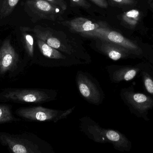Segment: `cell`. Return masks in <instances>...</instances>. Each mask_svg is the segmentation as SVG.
Masks as SVG:
<instances>
[{
	"instance_id": "6da1fadb",
	"label": "cell",
	"mask_w": 153,
	"mask_h": 153,
	"mask_svg": "<svg viewBox=\"0 0 153 153\" xmlns=\"http://www.w3.org/2000/svg\"><path fill=\"white\" fill-rule=\"evenodd\" d=\"M79 128L90 140L99 143H109L115 150L125 152L132 148V143L125 135L118 130L101 127L98 123L88 116L79 120Z\"/></svg>"
},
{
	"instance_id": "7a4b0ae2",
	"label": "cell",
	"mask_w": 153,
	"mask_h": 153,
	"mask_svg": "<svg viewBox=\"0 0 153 153\" xmlns=\"http://www.w3.org/2000/svg\"><path fill=\"white\" fill-rule=\"evenodd\" d=\"M0 143L14 153H54L49 143L33 134L19 135L0 132Z\"/></svg>"
},
{
	"instance_id": "3957f363",
	"label": "cell",
	"mask_w": 153,
	"mask_h": 153,
	"mask_svg": "<svg viewBox=\"0 0 153 153\" xmlns=\"http://www.w3.org/2000/svg\"><path fill=\"white\" fill-rule=\"evenodd\" d=\"M58 92L51 89H8L0 93V100L21 103L41 104L56 100Z\"/></svg>"
},
{
	"instance_id": "277c9868",
	"label": "cell",
	"mask_w": 153,
	"mask_h": 153,
	"mask_svg": "<svg viewBox=\"0 0 153 153\" xmlns=\"http://www.w3.org/2000/svg\"><path fill=\"white\" fill-rule=\"evenodd\" d=\"M120 96L132 114L149 121V110L153 108V99L146 93L135 91L134 85L122 88Z\"/></svg>"
},
{
	"instance_id": "5b68a950",
	"label": "cell",
	"mask_w": 153,
	"mask_h": 153,
	"mask_svg": "<svg viewBox=\"0 0 153 153\" xmlns=\"http://www.w3.org/2000/svg\"><path fill=\"white\" fill-rule=\"evenodd\" d=\"M75 82L82 98L90 104L100 106L103 102L105 94L99 81L89 73L78 71Z\"/></svg>"
},
{
	"instance_id": "8992f818",
	"label": "cell",
	"mask_w": 153,
	"mask_h": 153,
	"mask_svg": "<svg viewBox=\"0 0 153 153\" xmlns=\"http://www.w3.org/2000/svg\"><path fill=\"white\" fill-rule=\"evenodd\" d=\"M32 30L36 38L40 39L50 46L66 54L75 57L86 64L90 63L91 62V57L88 54L82 53L75 47L61 39L59 37L56 36L51 29L36 26L32 29Z\"/></svg>"
},
{
	"instance_id": "52a82bcc",
	"label": "cell",
	"mask_w": 153,
	"mask_h": 153,
	"mask_svg": "<svg viewBox=\"0 0 153 153\" xmlns=\"http://www.w3.org/2000/svg\"><path fill=\"white\" fill-rule=\"evenodd\" d=\"M37 44L43 58L40 65L46 67H70L86 64L75 57L64 54L36 38Z\"/></svg>"
},
{
	"instance_id": "ba28073f",
	"label": "cell",
	"mask_w": 153,
	"mask_h": 153,
	"mask_svg": "<svg viewBox=\"0 0 153 153\" xmlns=\"http://www.w3.org/2000/svg\"><path fill=\"white\" fill-rule=\"evenodd\" d=\"M81 35L85 37L106 40L119 45L129 50L136 57L140 58L144 55L143 50L136 43L125 37L119 32L110 29L107 26L84 32L81 33Z\"/></svg>"
},
{
	"instance_id": "9c48e42d",
	"label": "cell",
	"mask_w": 153,
	"mask_h": 153,
	"mask_svg": "<svg viewBox=\"0 0 153 153\" xmlns=\"http://www.w3.org/2000/svg\"><path fill=\"white\" fill-rule=\"evenodd\" d=\"M25 8L34 21L58 20L62 19L65 12L60 7L45 0H27L25 3Z\"/></svg>"
},
{
	"instance_id": "30bf717a",
	"label": "cell",
	"mask_w": 153,
	"mask_h": 153,
	"mask_svg": "<svg viewBox=\"0 0 153 153\" xmlns=\"http://www.w3.org/2000/svg\"><path fill=\"white\" fill-rule=\"evenodd\" d=\"M62 110L47 108L41 106L23 107L16 110L17 116L26 120L36 122H58V116Z\"/></svg>"
},
{
	"instance_id": "8fae6325",
	"label": "cell",
	"mask_w": 153,
	"mask_h": 153,
	"mask_svg": "<svg viewBox=\"0 0 153 153\" xmlns=\"http://www.w3.org/2000/svg\"><path fill=\"white\" fill-rule=\"evenodd\" d=\"M143 63L134 66L111 65L106 66L111 81L118 84L123 81H129L140 74Z\"/></svg>"
},
{
	"instance_id": "7c38bea8",
	"label": "cell",
	"mask_w": 153,
	"mask_h": 153,
	"mask_svg": "<svg viewBox=\"0 0 153 153\" xmlns=\"http://www.w3.org/2000/svg\"><path fill=\"white\" fill-rule=\"evenodd\" d=\"M98 40L99 41L96 42L95 45L97 50L113 61L136 57L129 50L119 45L106 40Z\"/></svg>"
},
{
	"instance_id": "4fadbf2b",
	"label": "cell",
	"mask_w": 153,
	"mask_h": 153,
	"mask_svg": "<svg viewBox=\"0 0 153 153\" xmlns=\"http://www.w3.org/2000/svg\"><path fill=\"white\" fill-rule=\"evenodd\" d=\"M19 56L10 40H5L0 47V74L4 75L16 67Z\"/></svg>"
},
{
	"instance_id": "5bb4252c",
	"label": "cell",
	"mask_w": 153,
	"mask_h": 153,
	"mask_svg": "<svg viewBox=\"0 0 153 153\" xmlns=\"http://www.w3.org/2000/svg\"><path fill=\"white\" fill-rule=\"evenodd\" d=\"M64 23L72 31L80 34L107 26L103 23H96L82 17L75 18Z\"/></svg>"
},
{
	"instance_id": "9a60e30c",
	"label": "cell",
	"mask_w": 153,
	"mask_h": 153,
	"mask_svg": "<svg viewBox=\"0 0 153 153\" xmlns=\"http://www.w3.org/2000/svg\"><path fill=\"white\" fill-rule=\"evenodd\" d=\"M140 75L145 93L153 99V66L149 63H143Z\"/></svg>"
},
{
	"instance_id": "2e32d148",
	"label": "cell",
	"mask_w": 153,
	"mask_h": 153,
	"mask_svg": "<svg viewBox=\"0 0 153 153\" xmlns=\"http://www.w3.org/2000/svg\"><path fill=\"white\" fill-rule=\"evenodd\" d=\"M21 32L22 41L28 55L30 57L34 56V41L33 36L30 33L31 28L29 27L20 28Z\"/></svg>"
},
{
	"instance_id": "e0dca14e",
	"label": "cell",
	"mask_w": 153,
	"mask_h": 153,
	"mask_svg": "<svg viewBox=\"0 0 153 153\" xmlns=\"http://www.w3.org/2000/svg\"><path fill=\"white\" fill-rule=\"evenodd\" d=\"M0 17L4 18L13 11L20 0H0Z\"/></svg>"
},
{
	"instance_id": "ac0fdd59",
	"label": "cell",
	"mask_w": 153,
	"mask_h": 153,
	"mask_svg": "<svg viewBox=\"0 0 153 153\" xmlns=\"http://www.w3.org/2000/svg\"><path fill=\"white\" fill-rule=\"evenodd\" d=\"M140 11L137 10H132L124 13L122 19L124 22L131 27H134L140 19Z\"/></svg>"
},
{
	"instance_id": "d6986e66",
	"label": "cell",
	"mask_w": 153,
	"mask_h": 153,
	"mask_svg": "<svg viewBox=\"0 0 153 153\" xmlns=\"http://www.w3.org/2000/svg\"><path fill=\"white\" fill-rule=\"evenodd\" d=\"M17 120L12 113L11 106L0 105V124L10 123Z\"/></svg>"
},
{
	"instance_id": "ffe728a7",
	"label": "cell",
	"mask_w": 153,
	"mask_h": 153,
	"mask_svg": "<svg viewBox=\"0 0 153 153\" xmlns=\"http://www.w3.org/2000/svg\"><path fill=\"white\" fill-rule=\"evenodd\" d=\"M45 1L60 7L64 11L67 10V4L65 0H45Z\"/></svg>"
},
{
	"instance_id": "44dd1931",
	"label": "cell",
	"mask_w": 153,
	"mask_h": 153,
	"mask_svg": "<svg viewBox=\"0 0 153 153\" xmlns=\"http://www.w3.org/2000/svg\"><path fill=\"white\" fill-rule=\"evenodd\" d=\"M71 1L74 6L82 7L85 9H89L91 6V4L86 0H71Z\"/></svg>"
},
{
	"instance_id": "7402d4cb",
	"label": "cell",
	"mask_w": 153,
	"mask_h": 153,
	"mask_svg": "<svg viewBox=\"0 0 153 153\" xmlns=\"http://www.w3.org/2000/svg\"><path fill=\"white\" fill-rule=\"evenodd\" d=\"M75 108V107H73L71 108L68 109L66 110H63L62 113L58 116L57 118V121H60L62 119H64L66 118L68 116L71 114L74 110V109Z\"/></svg>"
},
{
	"instance_id": "603a6c76",
	"label": "cell",
	"mask_w": 153,
	"mask_h": 153,
	"mask_svg": "<svg viewBox=\"0 0 153 153\" xmlns=\"http://www.w3.org/2000/svg\"><path fill=\"white\" fill-rule=\"evenodd\" d=\"M94 4L102 8H107L108 4L106 0H90Z\"/></svg>"
},
{
	"instance_id": "cb8c5ba5",
	"label": "cell",
	"mask_w": 153,
	"mask_h": 153,
	"mask_svg": "<svg viewBox=\"0 0 153 153\" xmlns=\"http://www.w3.org/2000/svg\"><path fill=\"white\" fill-rule=\"evenodd\" d=\"M117 4L120 5H130L134 3V0H111Z\"/></svg>"
},
{
	"instance_id": "d4e9b609",
	"label": "cell",
	"mask_w": 153,
	"mask_h": 153,
	"mask_svg": "<svg viewBox=\"0 0 153 153\" xmlns=\"http://www.w3.org/2000/svg\"><path fill=\"white\" fill-rule=\"evenodd\" d=\"M150 62L151 64L153 66V56L150 58Z\"/></svg>"
}]
</instances>
